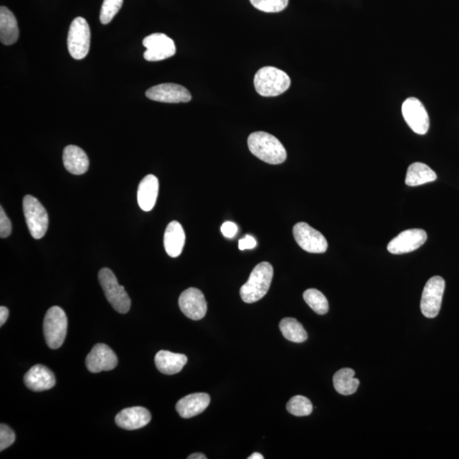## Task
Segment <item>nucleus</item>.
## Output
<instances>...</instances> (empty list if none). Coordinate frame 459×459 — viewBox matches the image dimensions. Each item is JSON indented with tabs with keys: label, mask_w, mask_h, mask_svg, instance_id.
Returning <instances> with one entry per match:
<instances>
[{
	"label": "nucleus",
	"mask_w": 459,
	"mask_h": 459,
	"mask_svg": "<svg viewBox=\"0 0 459 459\" xmlns=\"http://www.w3.org/2000/svg\"><path fill=\"white\" fill-rule=\"evenodd\" d=\"M186 242V234L181 223L171 221L167 227L163 237V245L167 254L173 258L181 255Z\"/></svg>",
	"instance_id": "nucleus-20"
},
{
	"label": "nucleus",
	"mask_w": 459,
	"mask_h": 459,
	"mask_svg": "<svg viewBox=\"0 0 459 459\" xmlns=\"http://www.w3.org/2000/svg\"><path fill=\"white\" fill-rule=\"evenodd\" d=\"M279 329L284 338L294 343H303L308 338L304 326L294 318L283 319L280 322Z\"/></svg>",
	"instance_id": "nucleus-26"
},
{
	"label": "nucleus",
	"mask_w": 459,
	"mask_h": 459,
	"mask_svg": "<svg viewBox=\"0 0 459 459\" xmlns=\"http://www.w3.org/2000/svg\"><path fill=\"white\" fill-rule=\"evenodd\" d=\"M257 242L254 237L247 235L244 239H240L239 247L240 250H253L256 247Z\"/></svg>",
	"instance_id": "nucleus-34"
},
{
	"label": "nucleus",
	"mask_w": 459,
	"mask_h": 459,
	"mask_svg": "<svg viewBox=\"0 0 459 459\" xmlns=\"http://www.w3.org/2000/svg\"><path fill=\"white\" fill-rule=\"evenodd\" d=\"M435 171L423 163H414L407 170L406 184L408 186H418L437 180Z\"/></svg>",
	"instance_id": "nucleus-25"
},
{
	"label": "nucleus",
	"mask_w": 459,
	"mask_h": 459,
	"mask_svg": "<svg viewBox=\"0 0 459 459\" xmlns=\"http://www.w3.org/2000/svg\"><path fill=\"white\" fill-rule=\"evenodd\" d=\"M147 98L165 103H186L192 100L188 89L176 84H161L147 89Z\"/></svg>",
	"instance_id": "nucleus-12"
},
{
	"label": "nucleus",
	"mask_w": 459,
	"mask_h": 459,
	"mask_svg": "<svg viewBox=\"0 0 459 459\" xmlns=\"http://www.w3.org/2000/svg\"><path fill=\"white\" fill-rule=\"evenodd\" d=\"M179 306L186 317L195 321L203 319L208 310L204 294L195 287L183 292L179 298Z\"/></svg>",
	"instance_id": "nucleus-14"
},
{
	"label": "nucleus",
	"mask_w": 459,
	"mask_h": 459,
	"mask_svg": "<svg viewBox=\"0 0 459 459\" xmlns=\"http://www.w3.org/2000/svg\"><path fill=\"white\" fill-rule=\"evenodd\" d=\"M151 419V412L146 408L133 407L119 412L116 416L115 422L121 429L135 430L149 425Z\"/></svg>",
	"instance_id": "nucleus-16"
},
{
	"label": "nucleus",
	"mask_w": 459,
	"mask_h": 459,
	"mask_svg": "<svg viewBox=\"0 0 459 459\" xmlns=\"http://www.w3.org/2000/svg\"><path fill=\"white\" fill-rule=\"evenodd\" d=\"M445 286V280L439 276L431 278L426 283L420 302V309L423 316L427 318H435L438 316Z\"/></svg>",
	"instance_id": "nucleus-8"
},
{
	"label": "nucleus",
	"mask_w": 459,
	"mask_h": 459,
	"mask_svg": "<svg viewBox=\"0 0 459 459\" xmlns=\"http://www.w3.org/2000/svg\"><path fill=\"white\" fill-rule=\"evenodd\" d=\"M99 282L105 296L116 311L126 314L130 309L131 301L126 289L118 282L116 276L108 268H103L98 274Z\"/></svg>",
	"instance_id": "nucleus-5"
},
{
	"label": "nucleus",
	"mask_w": 459,
	"mask_h": 459,
	"mask_svg": "<svg viewBox=\"0 0 459 459\" xmlns=\"http://www.w3.org/2000/svg\"><path fill=\"white\" fill-rule=\"evenodd\" d=\"M91 29L84 18L76 17L70 25L68 35V48L70 54L75 60L87 57L91 47Z\"/></svg>",
	"instance_id": "nucleus-7"
},
{
	"label": "nucleus",
	"mask_w": 459,
	"mask_h": 459,
	"mask_svg": "<svg viewBox=\"0 0 459 459\" xmlns=\"http://www.w3.org/2000/svg\"><path fill=\"white\" fill-rule=\"evenodd\" d=\"M254 83L259 95L274 97L282 95L289 89L291 80L282 70L274 67H264L256 73Z\"/></svg>",
	"instance_id": "nucleus-3"
},
{
	"label": "nucleus",
	"mask_w": 459,
	"mask_h": 459,
	"mask_svg": "<svg viewBox=\"0 0 459 459\" xmlns=\"http://www.w3.org/2000/svg\"><path fill=\"white\" fill-rule=\"evenodd\" d=\"M427 233L422 229H409L393 239L387 250L393 255H403L418 250L426 242Z\"/></svg>",
	"instance_id": "nucleus-13"
},
{
	"label": "nucleus",
	"mask_w": 459,
	"mask_h": 459,
	"mask_svg": "<svg viewBox=\"0 0 459 459\" xmlns=\"http://www.w3.org/2000/svg\"><path fill=\"white\" fill-rule=\"evenodd\" d=\"M404 119L411 130L418 135H426L429 130V115L423 105L414 97L407 98L402 107Z\"/></svg>",
	"instance_id": "nucleus-11"
},
{
	"label": "nucleus",
	"mask_w": 459,
	"mask_h": 459,
	"mask_svg": "<svg viewBox=\"0 0 459 459\" xmlns=\"http://www.w3.org/2000/svg\"><path fill=\"white\" fill-rule=\"evenodd\" d=\"M23 213L31 236L34 239H41L49 227V216L44 206L37 198L27 195L23 198Z\"/></svg>",
	"instance_id": "nucleus-6"
},
{
	"label": "nucleus",
	"mask_w": 459,
	"mask_h": 459,
	"mask_svg": "<svg viewBox=\"0 0 459 459\" xmlns=\"http://www.w3.org/2000/svg\"><path fill=\"white\" fill-rule=\"evenodd\" d=\"M19 29L17 19L6 6L0 8V40L3 45H13L17 41Z\"/></svg>",
	"instance_id": "nucleus-23"
},
{
	"label": "nucleus",
	"mask_w": 459,
	"mask_h": 459,
	"mask_svg": "<svg viewBox=\"0 0 459 459\" xmlns=\"http://www.w3.org/2000/svg\"><path fill=\"white\" fill-rule=\"evenodd\" d=\"M159 190L158 179L153 174H149L140 182L137 200L140 208L143 211H151L157 201Z\"/></svg>",
	"instance_id": "nucleus-19"
},
{
	"label": "nucleus",
	"mask_w": 459,
	"mask_h": 459,
	"mask_svg": "<svg viewBox=\"0 0 459 459\" xmlns=\"http://www.w3.org/2000/svg\"><path fill=\"white\" fill-rule=\"evenodd\" d=\"M248 149L255 157L270 165L285 162L287 151L278 138L266 132H254L248 139Z\"/></svg>",
	"instance_id": "nucleus-1"
},
{
	"label": "nucleus",
	"mask_w": 459,
	"mask_h": 459,
	"mask_svg": "<svg viewBox=\"0 0 459 459\" xmlns=\"http://www.w3.org/2000/svg\"><path fill=\"white\" fill-rule=\"evenodd\" d=\"M273 267L268 262H262L252 271L248 282L241 287L240 295L243 301L248 304L259 301L269 291Z\"/></svg>",
	"instance_id": "nucleus-2"
},
{
	"label": "nucleus",
	"mask_w": 459,
	"mask_h": 459,
	"mask_svg": "<svg viewBox=\"0 0 459 459\" xmlns=\"http://www.w3.org/2000/svg\"><path fill=\"white\" fill-rule=\"evenodd\" d=\"M188 458V459H207V457H206L205 455L202 454V453H193L192 455H190V456Z\"/></svg>",
	"instance_id": "nucleus-36"
},
{
	"label": "nucleus",
	"mask_w": 459,
	"mask_h": 459,
	"mask_svg": "<svg viewBox=\"0 0 459 459\" xmlns=\"http://www.w3.org/2000/svg\"><path fill=\"white\" fill-rule=\"evenodd\" d=\"M85 363L89 372L96 373L112 370L118 365L119 360L108 345L97 344L88 354Z\"/></svg>",
	"instance_id": "nucleus-15"
},
{
	"label": "nucleus",
	"mask_w": 459,
	"mask_h": 459,
	"mask_svg": "<svg viewBox=\"0 0 459 459\" xmlns=\"http://www.w3.org/2000/svg\"><path fill=\"white\" fill-rule=\"evenodd\" d=\"M221 232L227 239H232L237 233V225L231 221H227L221 227Z\"/></svg>",
	"instance_id": "nucleus-33"
},
{
	"label": "nucleus",
	"mask_w": 459,
	"mask_h": 459,
	"mask_svg": "<svg viewBox=\"0 0 459 459\" xmlns=\"http://www.w3.org/2000/svg\"><path fill=\"white\" fill-rule=\"evenodd\" d=\"M188 363V357L183 354L160 351L156 354L155 364L163 375H173L180 373Z\"/></svg>",
	"instance_id": "nucleus-22"
},
{
	"label": "nucleus",
	"mask_w": 459,
	"mask_h": 459,
	"mask_svg": "<svg viewBox=\"0 0 459 459\" xmlns=\"http://www.w3.org/2000/svg\"><path fill=\"white\" fill-rule=\"evenodd\" d=\"M306 304L308 305L315 313L319 315H325L328 313L329 306L328 299L324 294L320 291L315 289H310L305 291L303 294Z\"/></svg>",
	"instance_id": "nucleus-27"
},
{
	"label": "nucleus",
	"mask_w": 459,
	"mask_h": 459,
	"mask_svg": "<svg viewBox=\"0 0 459 459\" xmlns=\"http://www.w3.org/2000/svg\"><path fill=\"white\" fill-rule=\"evenodd\" d=\"M10 311L6 306L0 307V326L6 324L8 317H9Z\"/></svg>",
	"instance_id": "nucleus-35"
},
{
	"label": "nucleus",
	"mask_w": 459,
	"mask_h": 459,
	"mask_svg": "<svg viewBox=\"0 0 459 459\" xmlns=\"http://www.w3.org/2000/svg\"><path fill=\"white\" fill-rule=\"evenodd\" d=\"M250 2L257 10L268 13H280L289 5V0H250Z\"/></svg>",
	"instance_id": "nucleus-30"
},
{
	"label": "nucleus",
	"mask_w": 459,
	"mask_h": 459,
	"mask_svg": "<svg viewBox=\"0 0 459 459\" xmlns=\"http://www.w3.org/2000/svg\"><path fill=\"white\" fill-rule=\"evenodd\" d=\"M142 44L146 48L144 58L149 61L165 60L176 53L174 40L165 33L151 34L144 38Z\"/></svg>",
	"instance_id": "nucleus-10"
},
{
	"label": "nucleus",
	"mask_w": 459,
	"mask_h": 459,
	"mask_svg": "<svg viewBox=\"0 0 459 459\" xmlns=\"http://www.w3.org/2000/svg\"><path fill=\"white\" fill-rule=\"evenodd\" d=\"M210 403L206 393H194L183 398L176 404V411L183 419H190L204 412Z\"/></svg>",
	"instance_id": "nucleus-18"
},
{
	"label": "nucleus",
	"mask_w": 459,
	"mask_h": 459,
	"mask_svg": "<svg viewBox=\"0 0 459 459\" xmlns=\"http://www.w3.org/2000/svg\"><path fill=\"white\" fill-rule=\"evenodd\" d=\"M63 165L69 173L80 176L87 172L89 161L88 156L80 147L70 145L63 151Z\"/></svg>",
	"instance_id": "nucleus-21"
},
{
	"label": "nucleus",
	"mask_w": 459,
	"mask_h": 459,
	"mask_svg": "<svg viewBox=\"0 0 459 459\" xmlns=\"http://www.w3.org/2000/svg\"><path fill=\"white\" fill-rule=\"evenodd\" d=\"M56 377L45 366L35 365L24 376V383L29 390L41 392L50 390L56 384Z\"/></svg>",
	"instance_id": "nucleus-17"
},
{
	"label": "nucleus",
	"mask_w": 459,
	"mask_h": 459,
	"mask_svg": "<svg viewBox=\"0 0 459 459\" xmlns=\"http://www.w3.org/2000/svg\"><path fill=\"white\" fill-rule=\"evenodd\" d=\"M248 459H264V456L262 454H260L259 453H255L251 455V456L248 458Z\"/></svg>",
	"instance_id": "nucleus-37"
},
{
	"label": "nucleus",
	"mask_w": 459,
	"mask_h": 459,
	"mask_svg": "<svg viewBox=\"0 0 459 459\" xmlns=\"http://www.w3.org/2000/svg\"><path fill=\"white\" fill-rule=\"evenodd\" d=\"M123 3V0H104L102 9H100V22L104 25L110 23L121 9Z\"/></svg>",
	"instance_id": "nucleus-29"
},
{
	"label": "nucleus",
	"mask_w": 459,
	"mask_h": 459,
	"mask_svg": "<svg viewBox=\"0 0 459 459\" xmlns=\"http://www.w3.org/2000/svg\"><path fill=\"white\" fill-rule=\"evenodd\" d=\"M15 441V434L11 428L6 425L1 423L0 426V451L3 452V450L8 449Z\"/></svg>",
	"instance_id": "nucleus-31"
},
{
	"label": "nucleus",
	"mask_w": 459,
	"mask_h": 459,
	"mask_svg": "<svg viewBox=\"0 0 459 459\" xmlns=\"http://www.w3.org/2000/svg\"><path fill=\"white\" fill-rule=\"evenodd\" d=\"M44 336L50 349H59L64 343L68 332V317L59 306H53L46 313L44 320Z\"/></svg>",
	"instance_id": "nucleus-4"
},
{
	"label": "nucleus",
	"mask_w": 459,
	"mask_h": 459,
	"mask_svg": "<svg viewBox=\"0 0 459 459\" xmlns=\"http://www.w3.org/2000/svg\"><path fill=\"white\" fill-rule=\"evenodd\" d=\"M287 410L289 414L297 417L308 416L313 411V403L310 400L303 396H295L289 400L287 404Z\"/></svg>",
	"instance_id": "nucleus-28"
},
{
	"label": "nucleus",
	"mask_w": 459,
	"mask_h": 459,
	"mask_svg": "<svg viewBox=\"0 0 459 459\" xmlns=\"http://www.w3.org/2000/svg\"><path fill=\"white\" fill-rule=\"evenodd\" d=\"M293 234L299 246L313 254H322L328 250L325 236L306 223H299L293 228Z\"/></svg>",
	"instance_id": "nucleus-9"
},
{
	"label": "nucleus",
	"mask_w": 459,
	"mask_h": 459,
	"mask_svg": "<svg viewBox=\"0 0 459 459\" xmlns=\"http://www.w3.org/2000/svg\"><path fill=\"white\" fill-rule=\"evenodd\" d=\"M11 233V223L6 216L5 210L0 208V237L6 239Z\"/></svg>",
	"instance_id": "nucleus-32"
},
{
	"label": "nucleus",
	"mask_w": 459,
	"mask_h": 459,
	"mask_svg": "<svg viewBox=\"0 0 459 459\" xmlns=\"http://www.w3.org/2000/svg\"><path fill=\"white\" fill-rule=\"evenodd\" d=\"M359 384L360 381L355 378V371L352 368H342L333 376V386L340 395H353Z\"/></svg>",
	"instance_id": "nucleus-24"
}]
</instances>
